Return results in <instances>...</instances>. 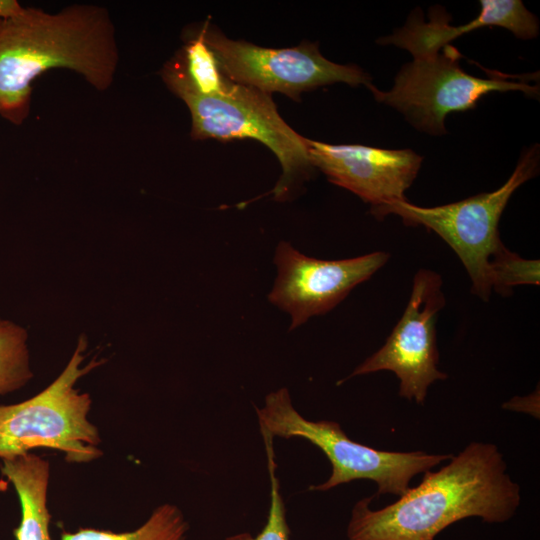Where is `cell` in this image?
Instances as JSON below:
<instances>
[{
    "label": "cell",
    "instance_id": "1",
    "mask_svg": "<svg viewBox=\"0 0 540 540\" xmlns=\"http://www.w3.org/2000/svg\"><path fill=\"white\" fill-rule=\"evenodd\" d=\"M497 446L472 442L419 485L379 510L373 497L358 501L347 528L349 540H434L446 527L467 517L505 522L520 505V487L506 472Z\"/></svg>",
    "mask_w": 540,
    "mask_h": 540
},
{
    "label": "cell",
    "instance_id": "2",
    "mask_svg": "<svg viewBox=\"0 0 540 540\" xmlns=\"http://www.w3.org/2000/svg\"><path fill=\"white\" fill-rule=\"evenodd\" d=\"M118 62L115 26L106 8L73 4L49 13L24 7L0 18V116L21 125L30 113L33 81L50 69L72 70L105 91Z\"/></svg>",
    "mask_w": 540,
    "mask_h": 540
},
{
    "label": "cell",
    "instance_id": "3",
    "mask_svg": "<svg viewBox=\"0 0 540 540\" xmlns=\"http://www.w3.org/2000/svg\"><path fill=\"white\" fill-rule=\"evenodd\" d=\"M87 340L81 336L58 377L35 396L0 405V458L14 459L37 448L61 451L69 463H88L102 456L101 438L88 414L92 399L76 389L80 378L102 364L83 366Z\"/></svg>",
    "mask_w": 540,
    "mask_h": 540
},
{
    "label": "cell",
    "instance_id": "4",
    "mask_svg": "<svg viewBox=\"0 0 540 540\" xmlns=\"http://www.w3.org/2000/svg\"><path fill=\"white\" fill-rule=\"evenodd\" d=\"M263 437L291 439L301 437L319 449L329 459L332 474L323 484L309 490L327 491L353 480L367 479L378 486L376 496H401L410 487L411 479L425 473L452 455L376 450L347 437L337 422L309 421L293 407L287 388L269 393L265 405L256 408Z\"/></svg>",
    "mask_w": 540,
    "mask_h": 540
},
{
    "label": "cell",
    "instance_id": "5",
    "mask_svg": "<svg viewBox=\"0 0 540 540\" xmlns=\"http://www.w3.org/2000/svg\"><path fill=\"white\" fill-rule=\"evenodd\" d=\"M539 170L538 145L520 157L509 179L497 190L435 207H420L406 200L371 209L382 219L388 214L402 218L409 226H423L440 236L457 254L470 279L471 291L489 301L492 285L489 261L502 244L498 224L512 194Z\"/></svg>",
    "mask_w": 540,
    "mask_h": 540
},
{
    "label": "cell",
    "instance_id": "6",
    "mask_svg": "<svg viewBox=\"0 0 540 540\" xmlns=\"http://www.w3.org/2000/svg\"><path fill=\"white\" fill-rule=\"evenodd\" d=\"M175 94L191 113L194 140L251 138L273 151L283 170L273 190L277 199L284 198L294 183L312 170L307 139L281 118L270 94L230 79L217 94L200 95L190 91Z\"/></svg>",
    "mask_w": 540,
    "mask_h": 540
},
{
    "label": "cell",
    "instance_id": "7",
    "mask_svg": "<svg viewBox=\"0 0 540 540\" xmlns=\"http://www.w3.org/2000/svg\"><path fill=\"white\" fill-rule=\"evenodd\" d=\"M432 56L413 58L395 77L391 90L368 88L375 99L400 111L418 130L441 135L446 133L444 120L451 112L474 109L477 102L491 92L522 91L538 95V86L522 77L493 76L479 78L466 73L459 65L461 54L447 45Z\"/></svg>",
    "mask_w": 540,
    "mask_h": 540
},
{
    "label": "cell",
    "instance_id": "8",
    "mask_svg": "<svg viewBox=\"0 0 540 540\" xmlns=\"http://www.w3.org/2000/svg\"><path fill=\"white\" fill-rule=\"evenodd\" d=\"M200 30L228 79L267 94L280 92L297 100L301 92L336 82L372 85L371 77L361 68L331 62L322 56L315 43L264 48L228 39L208 23Z\"/></svg>",
    "mask_w": 540,
    "mask_h": 540
},
{
    "label": "cell",
    "instance_id": "9",
    "mask_svg": "<svg viewBox=\"0 0 540 540\" xmlns=\"http://www.w3.org/2000/svg\"><path fill=\"white\" fill-rule=\"evenodd\" d=\"M442 285L437 272L420 269L414 276L403 315L386 342L356 367L350 377L392 371L399 379V395L423 404L428 387L436 380L447 378L437 368L436 319L446 304Z\"/></svg>",
    "mask_w": 540,
    "mask_h": 540
},
{
    "label": "cell",
    "instance_id": "10",
    "mask_svg": "<svg viewBox=\"0 0 540 540\" xmlns=\"http://www.w3.org/2000/svg\"><path fill=\"white\" fill-rule=\"evenodd\" d=\"M387 252L322 260L300 253L288 242L276 248L277 277L269 301L291 317L290 330L336 307L357 285L371 278L389 260Z\"/></svg>",
    "mask_w": 540,
    "mask_h": 540
},
{
    "label": "cell",
    "instance_id": "11",
    "mask_svg": "<svg viewBox=\"0 0 540 540\" xmlns=\"http://www.w3.org/2000/svg\"><path fill=\"white\" fill-rule=\"evenodd\" d=\"M309 161L332 183L376 209L406 200L423 158L410 149L391 150L358 144L333 145L306 140Z\"/></svg>",
    "mask_w": 540,
    "mask_h": 540
},
{
    "label": "cell",
    "instance_id": "12",
    "mask_svg": "<svg viewBox=\"0 0 540 540\" xmlns=\"http://www.w3.org/2000/svg\"><path fill=\"white\" fill-rule=\"evenodd\" d=\"M481 11L476 18L464 25L451 26L449 16L441 7L429 11V21L424 22L421 11L413 12L406 25L392 35L378 40L383 45L392 44L408 50L413 58L437 54L441 48L462 34L484 26H499L521 39L538 35L539 23L519 0H481Z\"/></svg>",
    "mask_w": 540,
    "mask_h": 540
},
{
    "label": "cell",
    "instance_id": "13",
    "mask_svg": "<svg viewBox=\"0 0 540 540\" xmlns=\"http://www.w3.org/2000/svg\"><path fill=\"white\" fill-rule=\"evenodd\" d=\"M1 473L13 485L21 506V520L13 530L16 540H52L47 506L50 464L28 453L2 460Z\"/></svg>",
    "mask_w": 540,
    "mask_h": 540
},
{
    "label": "cell",
    "instance_id": "14",
    "mask_svg": "<svg viewBox=\"0 0 540 540\" xmlns=\"http://www.w3.org/2000/svg\"><path fill=\"white\" fill-rule=\"evenodd\" d=\"M188 524L181 510L169 503L158 506L146 522L130 532H112L94 528L64 531L61 540H185Z\"/></svg>",
    "mask_w": 540,
    "mask_h": 540
},
{
    "label": "cell",
    "instance_id": "15",
    "mask_svg": "<svg viewBox=\"0 0 540 540\" xmlns=\"http://www.w3.org/2000/svg\"><path fill=\"white\" fill-rule=\"evenodd\" d=\"M32 377L27 330L0 317V395L24 387Z\"/></svg>",
    "mask_w": 540,
    "mask_h": 540
},
{
    "label": "cell",
    "instance_id": "16",
    "mask_svg": "<svg viewBox=\"0 0 540 540\" xmlns=\"http://www.w3.org/2000/svg\"><path fill=\"white\" fill-rule=\"evenodd\" d=\"M539 260L525 259L502 243L489 261L492 290L507 296L515 286L540 284Z\"/></svg>",
    "mask_w": 540,
    "mask_h": 540
},
{
    "label": "cell",
    "instance_id": "17",
    "mask_svg": "<svg viewBox=\"0 0 540 540\" xmlns=\"http://www.w3.org/2000/svg\"><path fill=\"white\" fill-rule=\"evenodd\" d=\"M268 459V469L271 480V501L267 522L263 530L256 536L250 533H239L228 536L224 540H290V529L286 520V509L280 494L279 481L275 476L273 440L263 438Z\"/></svg>",
    "mask_w": 540,
    "mask_h": 540
},
{
    "label": "cell",
    "instance_id": "18",
    "mask_svg": "<svg viewBox=\"0 0 540 540\" xmlns=\"http://www.w3.org/2000/svg\"><path fill=\"white\" fill-rule=\"evenodd\" d=\"M24 9L16 0H0V18L19 14Z\"/></svg>",
    "mask_w": 540,
    "mask_h": 540
}]
</instances>
